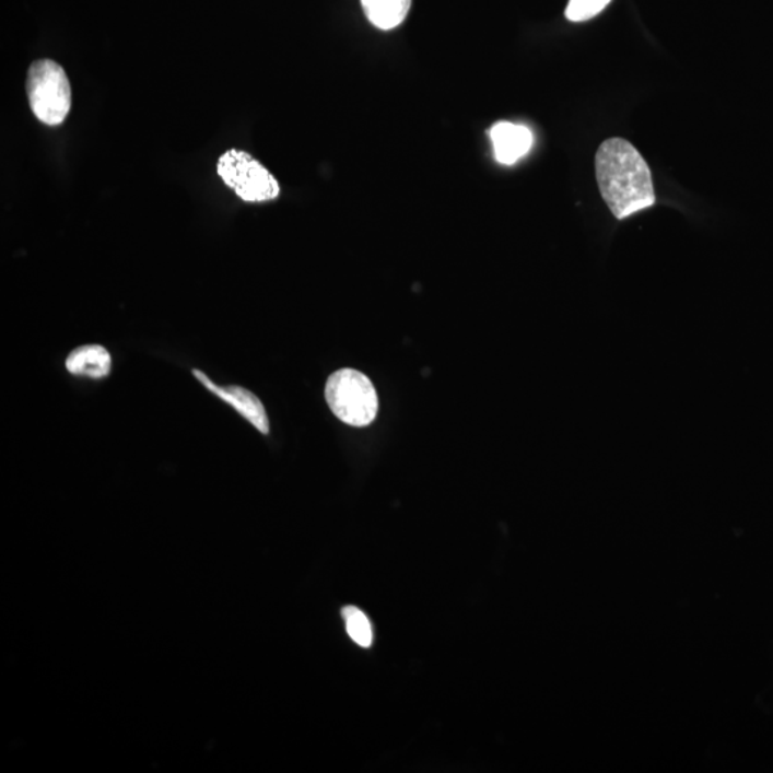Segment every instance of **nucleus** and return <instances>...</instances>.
Here are the masks:
<instances>
[{
	"label": "nucleus",
	"mask_w": 773,
	"mask_h": 773,
	"mask_svg": "<svg viewBox=\"0 0 773 773\" xmlns=\"http://www.w3.org/2000/svg\"><path fill=\"white\" fill-rule=\"evenodd\" d=\"M595 165L601 198L616 220L631 219L655 206L649 165L626 139L612 138L601 143Z\"/></svg>",
	"instance_id": "1"
},
{
	"label": "nucleus",
	"mask_w": 773,
	"mask_h": 773,
	"mask_svg": "<svg viewBox=\"0 0 773 773\" xmlns=\"http://www.w3.org/2000/svg\"><path fill=\"white\" fill-rule=\"evenodd\" d=\"M326 400L337 419L353 428L372 424L378 413L376 387L358 370L342 368L331 374L326 384Z\"/></svg>",
	"instance_id": "2"
},
{
	"label": "nucleus",
	"mask_w": 773,
	"mask_h": 773,
	"mask_svg": "<svg viewBox=\"0 0 773 773\" xmlns=\"http://www.w3.org/2000/svg\"><path fill=\"white\" fill-rule=\"evenodd\" d=\"M27 96L32 113L49 127L67 119L72 105L71 83L59 63L50 59L36 60L27 72Z\"/></svg>",
	"instance_id": "3"
},
{
	"label": "nucleus",
	"mask_w": 773,
	"mask_h": 773,
	"mask_svg": "<svg viewBox=\"0 0 773 773\" xmlns=\"http://www.w3.org/2000/svg\"><path fill=\"white\" fill-rule=\"evenodd\" d=\"M216 171L221 179L245 202H267L280 196V184L274 175L248 152H224Z\"/></svg>",
	"instance_id": "4"
},
{
	"label": "nucleus",
	"mask_w": 773,
	"mask_h": 773,
	"mask_svg": "<svg viewBox=\"0 0 773 773\" xmlns=\"http://www.w3.org/2000/svg\"><path fill=\"white\" fill-rule=\"evenodd\" d=\"M194 376L203 384V387H207L208 390L214 393L216 397H220L222 401L233 407V409L243 415L245 420L249 421L259 433H270V420H268L266 409H263L261 400H259L256 395H253L251 391L245 390V388L239 386H216L206 374L198 372V370H194Z\"/></svg>",
	"instance_id": "5"
},
{
	"label": "nucleus",
	"mask_w": 773,
	"mask_h": 773,
	"mask_svg": "<svg viewBox=\"0 0 773 773\" xmlns=\"http://www.w3.org/2000/svg\"><path fill=\"white\" fill-rule=\"evenodd\" d=\"M494 156L503 165H513L530 151L534 136L530 129L511 122H499L490 129Z\"/></svg>",
	"instance_id": "6"
},
{
	"label": "nucleus",
	"mask_w": 773,
	"mask_h": 773,
	"mask_svg": "<svg viewBox=\"0 0 773 773\" xmlns=\"http://www.w3.org/2000/svg\"><path fill=\"white\" fill-rule=\"evenodd\" d=\"M110 367L113 359L109 351L98 344L82 345L67 359V370L73 376L104 378L110 373Z\"/></svg>",
	"instance_id": "7"
},
{
	"label": "nucleus",
	"mask_w": 773,
	"mask_h": 773,
	"mask_svg": "<svg viewBox=\"0 0 773 773\" xmlns=\"http://www.w3.org/2000/svg\"><path fill=\"white\" fill-rule=\"evenodd\" d=\"M365 15L378 30L400 26L409 15L411 0H361Z\"/></svg>",
	"instance_id": "8"
},
{
	"label": "nucleus",
	"mask_w": 773,
	"mask_h": 773,
	"mask_svg": "<svg viewBox=\"0 0 773 773\" xmlns=\"http://www.w3.org/2000/svg\"><path fill=\"white\" fill-rule=\"evenodd\" d=\"M344 616L347 633L361 647H370L373 645V626L370 623L367 614L354 606H347L342 610Z\"/></svg>",
	"instance_id": "9"
},
{
	"label": "nucleus",
	"mask_w": 773,
	"mask_h": 773,
	"mask_svg": "<svg viewBox=\"0 0 773 773\" xmlns=\"http://www.w3.org/2000/svg\"><path fill=\"white\" fill-rule=\"evenodd\" d=\"M612 0H569L566 17L571 22H585L604 12Z\"/></svg>",
	"instance_id": "10"
}]
</instances>
